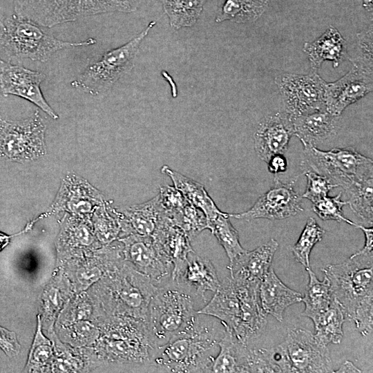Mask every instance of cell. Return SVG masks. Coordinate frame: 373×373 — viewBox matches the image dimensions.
I'll return each instance as SVG.
<instances>
[{
	"instance_id": "8",
	"label": "cell",
	"mask_w": 373,
	"mask_h": 373,
	"mask_svg": "<svg viewBox=\"0 0 373 373\" xmlns=\"http://www.w3.org/2000/svg\"><path fill=\"white\" fill-rule=\"evenodd\" d=\"M12 1L15 15L46 28L100 14L134 10L128 0Z\"/></svg>"
},
{
	"instance_id": "48",
	"label": "cell",
	"mask_w": 373,
	"mask_h": 373,
	"mask_svg": "<svg viewBox=\"0 0 373 373\" xmlns=\"http://www.w3.org/2000/svg\"><path fill=\"white\" fill-rule=\"evenodd\" d=\"M36 222V220L32 221L31 222H30L29 224H27V226L26 227V228L20 231L19 233H16V234H14V235H7L3 232H1L0 231V251H1L4 247H6L10 242V240L12 237H14V236H16L17 235H20L26 231H27L28 230H29L31 227L33 225L34 222Z\"/></svg>"
},
{
	"instance_id": "32",
	"label": "cell",
	"mask_w": 373,
	"mask_h": 373,
	"mask_svg": "<svg viewBox=\"0 0 373 373\" xmlns=\"http://www.w3.org/2000/svg\"><path fill=\"white\" fill-rule=\"evenodd\" d=\"M171 28L193 26L203 10L206 0H160Z\"/></svg>"
},
{
	"instance_id": "20",
	"label": "cell",
	"mask_w": 373,
	"mask_h": 373,
	"mask_svg": "<svg viewBox=\"0 0 373 373\" xmlns=\"http://www.w3.org/2000/svg\"><path fill=\"white\" fill-rule=\"evenodd\" d=\"M294 135L291 120L285 113L263 117L254 134V150L265 162L276 154H283Z\"/></svg>"
},
{
	"instance_id": "10",
	"label": "cell",
	"mask_w": 373,
	"mask_h": 373,
	"mask_svg": "<svg viewBox=\"0 0 373 373\" xmlns=\"http://www.w3.org/2000/svg\"><path fill=\"white\" fill-rule=\"evenodd\" d=\"M304 157L303 165L344 189L355 182L373 178L372 160L353 147L322 151L316 146H304Z\"/></svg>"
},
{
	"instance_id": "31",
	"label": "cell",
	"mask_w": 373,
	"mask_h": 373,
	"mask_svg": "<svg viewBox=\"0 0 373 373\" xmlns=\"http://www.w3.org/2000/svg\"><path fill=\"white\" fill-rule=\"evenodd\" d=\"M346 321L343 309L333 298L329 307L314 322L315 337L321 344H339L343 337V325Z\"/></svg>"
},
{
	"instance_id": "30",
	"label": "cell",
	"mask_w": 373,
	"mask_h": 373,
	"mask_svg": "<svg viewBox=\"0 0 373 373\" xmlns=\"http://www.w3.org/2000/svg\"><path fill=\"white\" fill-rule=\"evenodd\" d=\"M306 270L309 275V283L305 294L302 298L305 309L301 315L314 322L329 307L334 298L328 278L325 276L323 280L321 281L311 267Z\"/></svg>"
},
{
	"instance_id": "47",
	"label": "cell",
	"mask_w": 373,
	"mask_h": 373,
	"mask_svg": "<svg viewBox=\"0 0 373 373\" xmlns=\"http://www.w3.org/2000/svg\"><path fill=\"white\" fill-rule=\"evenodd\" d=\"M355 227L361 229L365 234V245L362 249L357 251L358 254H373V229L371 227H365L363 225L356 224Z\"/></svg>"
},
{
	"instance_id": "37",
	"label": "cell",
	"mask_w": 373,
	"mask_h": 373,
	"mask_svg": "<svg viewBox=\"0 0 373 373\" xmlns=\"http://www.w3.org/2000/svg\"><path fill=\"white\" fill-rule=\"evenodd\" d=\"M325 231L314 218H309L305 226L291 251L296 262L307 268L310 267L309 256L314 246L320 242Z\"/></svg>"
},
{
	"instance_id": "2",
	"label": "cell",
	"mask_w": 373,
	"mask_h": 373,
	"mask_svg": "<svg viewBox=\"0 0 373 373\" xmlns=\"http://www.w3.org/2000/svg\"><path fill=\"white\" fill-rule=\"evenodd\" d=\"M258 288L259 285L239 283L227 278L197 313L218 319L240 341L249 345L262 334L267 324Z\"/></svg>"
},
{
	"instance_id": "24",
	"label": "cell",
	"mask_w": 373,
	"mask_h": 373,
	"mask_svg": "<svg viewBox=\"0 0 373 373\" xmlns=\"http://www.w3.org/2000/svg\"><path fill=\"white\" fill-rule=\"evenodd\" d=\"M152 236L158 249L173 265V276L184 265L189 254L193 251L191 240L166 215Z\"/></svg>"
},
{
	"instance_id": "21",
	"label": "cell",
	"mask_w": 373,
	"mask_h": 373,
	"mask_svg": "<svg viewBox=\"0 0 373 373\" xmlns=\"http://www.w3.org/2000/svg\"><path fill=\"white\" fill-rule=\"evenodd\" d=\"M278 247V242L271 238L253 251L245 250L229 262L230 278L240 283L259 285L270 269Z\"/></svg>"
},
{
	"instance_id": "13",
	"label": "cell",
	"mask_w": 373,
	"mask_h": 373,
	"mask_svg": "<svg viewBox=\"0 0 373 373\" xmlns=\"http://www.w3.org/2000/svg\"><path fill=\"white\" fill-rule=\"evenodd\" d=\"M117 240L122 245L124 261L148 276L157 286L171 280L173 265L158 249L153 236L131 233Z\"/></svg>"
},
{
	"instance_id": "44",
	"label": "cell",
	"mask_w": 373,
	"mask_h": 373,
	"mask_svg": "<svg viewBox=\"0 0 373 373\" xmlns=\"http://www.w3.org/2000/svg\"><path fill=\"white\" fill-rule=\"evenodd\" d=\"M92 313L93 307L88 300L78 296L73 303L67 306L62 317L64 321L62 322L70 325L76 321L88 320Z\"/></svg>"
},
{
	"instance_id": "28",
	"label": "cell",
	"mask_w": 373,
	"mask_h": 373,
	"mask_svg": "<svg viewBox=\"0 0 373 373\" xmlns=\"http://www.w3.org/2000/svg\"><path fill=\"white\" fill-rule=\"evenodd\" d=\"M161 172L167 175L174 186L191 204L201 210L209 222L222 213L209 195L203 185L199 182L173 171L166 165L161 168Z\"/></svg>"
},
{
	"instance_id": "12",
	"label": "cell",
	"mask_w": 373,
	"mask_h": 373,
	"mask_svg": "<svg viewBox=\"0 0 373 373\" xmlns=\"http://www.w3.org/2000/svg\"><path fill=\"white\" fill-rule=\"evenodd\" d=\"M274 82L283 97L284 113L290 119L326 110V82L316 71L306 75L283 73L277 75Z\"/></svg>"
},
{
	"instance_id": "42",
	"label": "cell",
	"mask_w": 373,
	"mask_h": 373,
	"mask_svg": "<svg viewBox=\"0 0 373 373\" xmlns=\"http://www.w3.org/2000/svg\"><path fill=\"white\" fill-rule=\"evenodd\" d=\"M305 176L307 184L303 198L308 199L312 203L327 196L329 191L338 186L327 178L313 171L305 172Z\"/></svg>"
},
{
	"instance_id": "6",
	"label": "cell",
	"mask_w": 373,
	"mask_h": 373,
	"mask_svg": "<svg viewBox=\"0 0 373 373\" xmlns=\"http://www.w3.org/2000/svg\"><path fill=\"white\" fill-rule=\"evenodd\" d=\"M46 27L17 15L0 18V46L12 58L45 62L58 50L90 46L97 41L88 38L79 42L56 38Z\"/></svg>"
},
{
	"instance_id": "36",
	"label": "cell",
	"mask_w": 373,
	"mask_h": 373,
	"mask_svg": "<svg viewBox=\"0 0 373 373\" xmlns=\"http://www.w3.org/2000/svg\"><path fill=\"white\" fill-rule=\"evenodd\" d=\"M207 229L211 231L223 247L229 262L245 251L240 243L237 230L230 222L229 213L222 212L215 219L207 222Z\"/></svg>"
},
{
	"instance_id": "5",
	"label": "cell",
	"mask_w": 373,
	"mask_h": 373,
	"mask_svg": "<svg viewBox=\"0 0 373 373\" xmlns=\"http://www.w3.org/2000/svg\"><path fill=\"white\" fill-rule=\"evenodd\" d=\"M323 271L346 321L373 312V254L356 252L342 263L327 265Z\"/></svg>"
},
{
	"instance_id": "11",
	"label": "cell",
	"mask_w": 373,
	"mask_h": 373,
	"mask_svg": "<svg viewBox=\"0 0 373 373\" xmlns=\"http://www.w3.org/2000/svg\"><path fill=\"white\" fill-rule=\"evenodd\" d=\"M46 130V124L37 110L19 121L7 120L0 115V156L19 162L44 156Z\"/></svg>"
},
{
	"instance_id": "26",
	"label": "cell",
	"mask_w": 373,
	"mask_h": 373,
	"mask_svg": "<svg viewBox=\"0 0 373 373\" xmlns=\"http://www.w3.org/2000/svg\"><path fill=\"white\" fill-rule=\"evenodd\" d=\"M339 116L326 110L299 115L291 119L294 135L304 146H316L336 135Z\"/></svg>"
},
{
	"instance_id": "15",
	"label": "cell",
	"mask_w": 373,
	"mask_h": 373,
	"mask_svg": "<svg viewBox=\"0 0 373 373\" xmlns=\"http://www.w3.org/2000/svg\"><path fill=\"white\" fill-rule=\"evenodd\" d=\"M296 180L283 182L275 178L272 187L261 195L247 211L229 217L250 220L257 218L282 220L302 212L301 196L295 191Z\"/></svg>"
},
{
	"instance_id": "18",
	"label": "cell",
	"mask_w": 373,
	"mask_h": 373,
	"mask_svg": "<svg viewBox=\"0 0 373 373\" xmlns=\"http://www.w3.org/2000/svg\"><path fill=\"white\" fill-rule=\"evenodd\" d=\"M104 202L103 194L87 180L70 173L63 179L50 213L64 211L74 216L90 218L95 209Z\"/></svg>"
},
{
	"instance_id": "35",
	"label": "cell",
	"mask_w": 373,
	"mask_h": 373,
	"mask_svg": "<svg viewBox=\"0 0 373 373\" xmlns=\"http://www.w3.org/2000/svg\"><path fill=\"white\" fill-rule=\"evenodd\" d=\"M345 191L349 198L347 203L352 211L363 221L372 226V178L355 182L347 187Z\"/></svg>"
},
{
	"instance_id": "38",
	"label": "cell",
	"mask_w": 373,
	"mask_h": 373,
	"mask_svg": "<svg viewBox=\"0 0 373 373\" xmlns=\"http://www.w3.org/2000/svg\"><path fill=\"white\" fill-rule=\"evenodd\" d=\"M167 217L181 228L191 240L207 229V219L204 213L188 201L182 208Z\"/></svg>"
},
{
	"instance_id": "7",
	"label": "cell",
	"mask_w": 373,
	"mask_h": 373,
	"mask_svg": "<svg viewBox=\"0 0 373 373\" xmlns=\"http://www.w3.org/2000/svg\"><path fill=\"white\" fill-rule=\"evenodd\" d=\"M195 298L172 280L157 286L149 304L146 326L151 344L166 343L185 329L197 314Z\"/></svg>"
},
{
	"instance_id": "41",
	"label": "cell",
	"mask_w": 373,
	"mask_h": 373,
	"mask_svg": "<svg viewBox=\"0 0 373 373\" xmlns=\"http://www.w3.org/2000/svg\"><path fill=\"white\" fill-rule=\"evenodd\" d=\"M67 327L70 336L69 341L78 347L96 343L101 334L99 326L88 320L76 321Z\"/></svg>"
},
{
	"instance_id": "50",
	"label": "cell",
	"mask_w": 373,
	"mask_h": 373,
	"mask_svg": "<svg viewBox=\"0 0 373 373\" xmlns=\"http://www.w3.org/2000/svg\"><path fill=\"white\" fill-rule=\"evenodd\" d=\"M363 6L368 11H372V0H363Z\"/></svg>"
},
{
	"instance_id": "33",
	"label": "cell",
	"mask_w": 373,
	"mask_h": 373,
	"mask_svg": "<svg viewBox=\"0 0 373 373\" xmlns=\"http://www.w3.org/2000/svg\"><path fill=\"white\" fill-rule=\"evenodd\" d=\"M94 234L103 245L113 243L121 234V227L115 208L106 201L90 216Z\"/></svg>"
},
{
	"instance_id": "17",
	"label": "cell",
	"mask_w": 373,
	"mask_h": 373,
	"mask_svg": "<svg viewBox=\"0 0 373 373\" xmlns=\"http://www.w3.org/2000/svg\"><path fill=\"white\" fill-rule=\"evenodd\" d=\"M372 69L352 64V68L338 80L326 83L325 103L327 112L339 116L352 104L372 91Z\"/></svg>"
},
{
	"instance_id": "45",
	"label": "cell",
	"mask_w": 373,
	"mask_h": 373,
	"mask_svg": "<svg viewBox=\"0 0 373 373\" xmlns=\"http://www.w3.org/2000/svg\"><path fill=\"white\" fill-rule=\"evenodd\" d=\"M0 348L9 358L17 356L21 350V345L15 332L0 325Z\"/></svg>"
},
{
	"instance_id": "40",
	"label": "cell",
	"mask_w": 373,
	"mask_h": 373,
	"mask_svg": "<svg viewBox=\"0 0 373 373\" xmlns=\"http://www.w3.org/2000/svg\"><path fill=\"white\" fill-rule=\"evenodd\" d=\"M342 193L340 192L334 197L327 195L313 203V211L323 220H335L355 227L356 223L346 218L343 213V207L347 202L341 200Z\"/></svg>"
},
{
	"instance_id": "9",
	"label": "cell",
	"mask_w": 373,
	"mask_h": 373,
	"mask_svg": "<svg viewBox=\"0 0 373 373\" xmlns=\"http://www.w3.org/2000/svg\"><path fill=\"white\" fill-rule=\"evenodd\" d=\"M155 23V21H151L131 40L106 52L90 64L72 82V86L93 95H101L109 90L120 77L133 68L140 46Z\"/></svg>"
},
{
	"instance_id": "25",
	"label": "cell",
	"mask_w": 373,
	"mask_h": 373,
	"mask_svg": "<svg viewBox=\"0 0 373 373\" xmlns=\"http://www.w3.org/2000/svg\"><path fill=\"white\" fill-rule=\"evenodd\" d=\"M218 347L211 372H251V347L240 341L229 329L225 328Z\"/></svg>"
},
{
	"instance_id": "43",
	"label": "cell",
	"mask_w": 373,
	"mask_h": 373,
	"mask_svg": "<svg viewBox=\"0 0 373 373\" xmlns=\"http://www.w3.org/2000/svg\"><path fill=\"white\" fill-rule=\"evenodd\" d=\"M352 64L372 69V30L363 31L357 35V52L350 59Z\"/></svg>"
},
{
	"instance_id": "27",
	"label": "cell",
	"mask_w": 373,
	"mask_h": 373,
	"mask_svg": "<svg viewBox=\"0 0 373 373\" xmlns=\"http://www.w3.org/2000/svg\"><path fill=\"white\" fill-rule=\"evenodd\" d=\"M303 51L310 62L312 70L316 71L324 61H332L336 68L347 56V44L338 30L330 26L317 39L305 42Z\"/></svg>"
},
{
	"instance_id": "19",
	"label": "cell",
	"mask_w": 373,
	"mask_h": 373,
	"mask_svg": "<svg viewBox=\"0 0 373 373\" xmlns=\"http://www.w3.org/2000/svg\"><path fill=\"white\" fill-rule=\"evenodd\" d=\"M171 280L195 299L207 303V291L215 292L220 285L216 270L207 258L192 251L182 268L173 274Z\"/></svg>"
},
{
	"instance_id": "1",
	"label": "cell",
	"mask_w": 373,
	"mask_h": 373,
	"mask_svg": "<svg viewBox=\"0 0 373 373\" xmlns=\"http://www.w3.org/2000/svg\"><path fill=\"white\" fill-rule=\"evenodd\" d=\"M209 317L197 313L185 329L155 347L149 372H211L214 350L224 331L220 333Z\"/></svg>"
},
{
	"instance_id": "14",
	"label": "cell",
	"mask_w": 373,
	"mask_h": 373,
	"mask_svg": "<svg viewBox=\"0 0 373 373\" xmlns=\"http://www.w3.org/2000/svg\"><path fill=\"white\" fill-rule=\"evenodd\" d=\"M281 344L293 372H333L327 346L319 343L311 332L291 328Z\"/></svg>"
},
{
	"instance_id": "39",
	"label": "cell",
	"mask_w": 373,
	"mask_h": 373,
	"mask_svg": "<svg viewBox=\"0 0 373 373\" xmlns=\"http://www.w3.org/2000/svg\"><path fill=\"white\" fill-rule=\"evenodd\" d=\"M64 289L57 282L50 283L41 296V323L47 325L48 332L52 330L53 323L64 305Z\"/></svg>"
},
{
	"instance_id": "22",
	"label": "cell",
	"mask_w": 373,
	"mask_h": 373,
	"mask_svg": "<svg viewBox=\"0 0 373 373\" xmlns=\"http://www.w3.org/2000/svg\"><path fill=\"white\" fill-rule=\"evenodd\" d=\"M115 211L121 227L119 238L131 233L152 236L166 215L158 195L122 211L115 208Z\"/></svg>"
},
{
	"instance_id": "34",
	"label": "cell",
	"mask_w": 373,
	"mask_h": 373,
	"mask_svg": "<svg viewBox=\"0 0 373 373\" xmlns=\"http://www.w3.org/2000/svg\"><path fill=\"white\" fill-rule=\"evenodd\" d=\"M54 354V343L42 332L41 319L38 314L37 329L28 354L26 372H47L50 368Z\"/></svg>"
},
{
	"instance_id": "23",
	"label": "cell",
	"mask_w": 373,
	"mask_h": 373,
	"mask_svg": "<svg viewBox=\"0 0 373 373\" xmlns=\"http://www.w3.org/2000/svg\"><path fill=\"white\" fill-rule=\"evenodd\" d=\"M258 296L261 307L266 314L279 322L283 320L284 312L289 306L302 301V295L285 285L272 268L260 281Z\"/></svg>"
},
{
	"instance_id": "16",
	"label": "cell",
	"mask_w": 373,
	"mask_h": 373,
	"mask_svg": "<svg viewBox=\"0 0 373 373\" xmlns=\"http://www.w3.org/2000/svg\"><path fill=\"white\" fill-rule=\"evenodd\" d=\"M46 75L21 66L13 65L0 58V91L4 96L15 95L23 98L41 109L54 119L59 115L48 104L40 85Z\"/></svg>"
},
{
	"instance_id": "29",
	"label": "cell",
	"mask_w": 373,
	"mask_h": 373,
	"mask_svg": "<svg viewBox=\"0 0 373 373\" xmlns=\"http://www.w3.org/2000/svg\"><path fill=\"white\" fill-rule=\"evenodd\" d=\"M269 0H220L216 21L253 23L265 11Z\"/></svg>"
},
{
	"instance_id": "4",
	"label": "cell",
	"mask_w": 373,
	"mask_h": 373,
	"mask_svg": "<svg viewBox=\"0 0 373 373\" xmlns=\"http://www.w3.org/2000/svg\"><path fill=\"white\" fill-rule=\"evenodd\" d=\"M98 292L106 316H123L146 321L149 302L157 286L123 261L101 280Z\"/></svg>"
},
{
	"instance_id": "46",
	"label": "cell",
	"mask_w": 373,
	"mask_h": 373,
	"mask_svg": "<svg viewBox=\"0 0 373 373\" xmlns=\"http://www.w3.org/2000/svg\"><path fill=\"white\" fill-rule=\"evenodd\" d=\"M267 163L269 171L274 174L283 173L287 169V160L283 154L272 156Z\"/></svg>"
},
{
	"instance_id": "3",
	"label": "cell",
	"mask_w": 373,
	"mask_h": 373,
	"mask_svg": "<svg viewBox=\"0 0 373 373\" xmlns=\"http://www.w3.org/2000/svg\"><path fill=\"white\" fill-rule=\"evenodd\" d=\"M99 327L96 351L102 362L149 372L155 347L150 341L145 321L109 316L103 318Z\"/></svg>"
},
{
	"instance_id": "49",
	"label": "cell",
	"mask_w": 373,
	"mask_h": 373,
	"mask_svg": "<svg viewBox=\"0 0 373 373\" xmlns=\"http://www.w3.org/2000/svg\"><path fill=\"white\" fill-rule=\"evenodd\" d=\"M333 372H362V371L350 361H345L336 371Z\"/></svg>"
}]
</instances>
